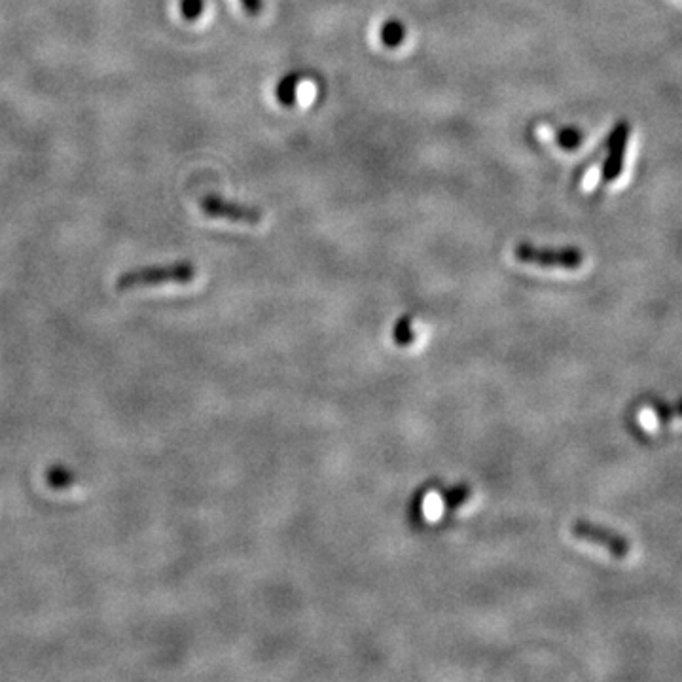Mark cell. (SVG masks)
<instances>
[{
    "mask_svg": "<svg viewBox=\"0 0 682 682\" xmlns=\"http://www.w3.org/2000/svg\"><path fill=\"white\" fill-rule=\"evenodd\" d=\"M205 8L203 0H180V14L186 21H196L201 18Z\"/></svg>",
    "mask_w": 682,
    "mask_h": 682,
    "instance_id": "obj_13",
    "label": "cell"
},
{
    "mask_svg": "<svg viewBox=\"0 0 682 682\" xmlns=\"http://www.w3.org/2000/svg\"><path fill=\"white\" fill-rule=\"evenodd\" d=\"M201 209L203 213L211 218H220V220H230V222H239V224H249V226H256L264 220V213L256 207L251 205H241V203H234V201H226L220 196H207L201 201Z\"/></svg>",
    "mask_w": 682,
    "mask_h": 682,
    "instance_id": "obj_4",
    "label": "cell"
},
{
    "mask_svg": "<svg viewBox=\"0 0 682 682\" xmlns=\"http://www.w3.org/2000/svg\"><path fill=\"white\" fill-rule=\"evenodd\" d=\"M639 425L648 432L660 431L675 421H682V402L665 406V404H647L637 415Z\"/></svg>",
    "mask_w": 682,
    "mask_h": 682,
    "instance_id": "obj_6",
    "label": "cell"
},
{
    "mask_svg": "<svg viewBox=\"0 0 682 682\" xmlns=\"http://www.w3.org/2000/svg\"><path fill=\"white\" fill-rule=\"evenodd\" d=\"M556 141L563 150H575L584 141V133L576 127H565L557 131Z\"/></svg>",
    "mask_w": 682,
    "mask_h": 682,
    "instance_id": "obj_12",
    "label": "cell"
},
{
    "mask_svg": "<svg viewBox=\"0 0 682 682\" xmlns=\"http://www.w3.org/2000/svg\"><path fill=\"white\" fill-rule=\"evenodd\" d=\"M629 135H631V127L628 122H618L612 129L611 137H609V152L601 167L603 184H612L622 175L626 154H628Z\"/></svg>",
    "mask_w": 682,
    "mask_h": 682,
    "instance_id": "obj_5",
    "label": "cell"
},
{
    "mask_svg": "<svg viewBox=\"0 0 682 682\" xmlns=\"http://www.w3.org/2000/svg\"><path fill=\"white\" fill-rule=\"evenodd\" d=\"M298 84H300V76L298 74H287L279 84H277V101L283 107H292L296 103V95H298Z\"/></svg>",
    "mask_w": 682,
    "mask_h": 682,
    "instance_id": "obj_7",
    "label": "cell"
},
{
    "mask_svg": "<svg viewBox=\"0 0 682 682\" xmlns=\"http://www.w3.org/2000/svg\"><path fill=\"white\" fill-rule=\"evenodd\" d=\"M571 535L576 540L593 546L614 559H626L631 554V544L626 537L612 533L611 529L599 527L590 521H575L571 525Z\"/></svg>",
    "mask_w": 682,
    "mask_h": 682,
    "instance_id": "obj_3",
    "label": "cell"
},
{
    "mask_svg": "<svg viewBox=\"0 0 682 682\" xmlns=\"http://www.w3.org/2000/svg\"><path fill=\"white\" fill-rule=\"evenodd\" d=\"M514 256L521 264L537 266L544 270L575 271L582 268L584 264V252L576 247L550 249V247H537L527 241L516 245Z\"/></svg>",
    "mask_w": 682,
    "mask_h": 682,
    "instance_id": "obj_2",
    "label": "cell"
},
{
    "mask_svg": "<svg viewBox=\"0 0 682 682\" xmlns=\"http://www.w3.org/2000/svg\"><path fill=\"white\" fill-rule=\"evenodd\" d=\"M470 497H472V487H470V485H457V487H453V489L446 491V497H444L446 508H448V510H457L459 506H463V504L467 503Z\"/></svg>",
    "mask_w": 682,
    "mask_h": 682,
    "instance_id": "obj_11",
    "label": "cell"
},
{
    "mask_svg": "<svg viewBox=\"0 0 682 682\" xmlns=\"http://www.w3.org/2000/svg\"><path fill=\"white\" fill-rule=\"evenodd\" d=\"M196 279V268L192 262H173L165 266H148L139 270L126 271L118 277V290H133V288L156 287V285H186Z\"/></svg>",
    "mask_w": 682,
    "mask_h": 682,
    "instance_id": "obj_1",
    "label": "cell"
},
{
    "mask_svg": "<svg viewBox=\"0 0 682 682\" xmlns=\"http://www.w3.org/2000/svg\"><path fill=\"white\" fill-rule=\"evenodd\" d=\"M393 341L398 347H408L415 341V330H413L412 317H402L393 328Z\"/></svg>",
    "mask_w": 682,
    "mask_h": 682,
    "instance_id": "obj_10",
    "label": "cell"
},
{
    "mask_svg": "<svg viewBox=\"0 0 682 682\" xmlns=\"http://www.w3.org/2000/svg\"><path fill=\"white\" fill-rule=\"evenodd\" d=\"M46 480H48V485L52 489L59 491V489H69V487H72L76 476L67 467H52L48 470V474H46Z\"/></svg>",
    "mask_w": 682,
    "mask_h": 682,
    "instance_id": "obj_9",
    "label": "cell"
},
{
    "mask_svg": "<svg viewBox=\"0 0 682 682\" xmlns=\"http://www.w3.org/2000/svg\"><path fill=\"white\" fill-rule=\"evenodd\" d=\"M406 38V29L400 21L396 19H391L387 21L383 27H381V42L387 46V48H398Z\"/></svg>",
    "mask_w": 682,
    "mask_h": 682,
    "instance_id": "obj_8",
    "label": "cell"
},
{
    "mask_svg": "<svg viewBox=\"0 0 682 682\" xmlns=\"http://www.w3.org/2000/svg\"><path fill=\"white\" fill-rule=\"evenodd\" d=\"M249 16H258L264 10V0H239Z\"/></svg>",
    "mask_w": 682,
    "mask_h": 682,
    "instance_id": "obj_14",
    "label": "cell"
}]
</instances>
